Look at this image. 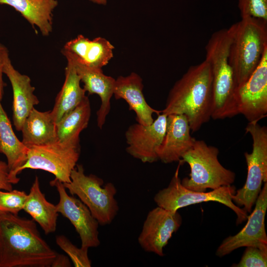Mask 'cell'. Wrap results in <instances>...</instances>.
I'll return each instance as SVG.
<instances>
[{
    "instance_id": "7",
    "label": "cell",
    "mask_w": 267,
    "mask_h": 267,
    "mask_svg": "<svg viewBox=\"0 0 267 267\" xmlns=\"http://www.w3.org/2000/svg\"><path fill=\"white\" fill-rule=\"evenodd\" d=\"M179 162L168 186L159 190L154 197V201L158 206L176 212L180 208L196 203L217 202L234 212L237 216V224L247 220V213L232 201L233 195L236 191L234 186H223L209 192H197L188 189L182 185L178 176L179 166L182 161L180 160Z\"/></svg>"
},
{
    "instance_id": "16",
    "label": "cell",
    "mask_w": 267,
    "mask_h": 267,
    "mask_svg": "<svg viewBox=\"0 0 267 267\" xmlns=\"http://www.w3.org/2000/svg\"><path fill=\"white\" fill-rule=\"evenodd\" d=\"M190 132L184 115L167 116L165 134L157 150L158 159L166 164L179 161L196 140L191 136Z\"/></svg>"
},
{
    "instance_id": "17",
    "label": "cell",
    "mask_w": 267,
    "mask_h": 267,
    "mask_svg": "<svg viewBox=\"0 0 267 267\" xmlns=\"http://www.w3.org/2000/svg\"><path fill=\"white\" fill-rule=\"evenodd\" d=\"M3 73L8 77L12 88L13 124L17 131H21L25 119L39 100L34 93L35 88L32 86L30 77L16 70L10 58L3 66Z\"/></svg>"
},
{
    "instance_id": "21",
    "label": "cell",
    "mask_w": 267,
    "mask_h": 267,
    "mask_svg": "<svg viewBox=\"0 0 267 267\" xmlns=\"http://www.w3.org/2000/svg\"><path fill=\"white\" fill-rule=\"evenodd\" d=\"M67 60L65 80L57 95L53 108L50 112L55 124L73 110L86 96V91L80 86L81 80L73 62Z\"/></svg>"
},
{
    "instance_id": "27",
    "label": "cell",
    "mask_w": 267,
    "mask_h": 267,
    "mask_svg": "<svg viewBox=\"0 0 267 267\" xmlns=\"http://www.w3.org/2000/svg\"><path fill=\"white\" fill-rule=\"evenodd\" d=\"M27 196L24 191L0 190V214L10 213L17 215L23 209Z\"/></svg>"
},
{
    "instance_id": "29",
    "label": "cell",
    "mask_w": 267,
    "mask_h": 267,
    "mask_svg": "<svg viewBox=\"0 0 267 267\" xmlns=\"http://www.w3.org/2000/svg\"><path fill=\"white\" fill-rule=\"evenodd\" d=\"M267 266V249L256 247H246L238 263L233 265L236 267H266Z\"/></svg>"
},
{
    "instance_id": "23",
    "label": "cell",
    "mask_w": 267,
    "mask_h": 267,
    "mask_svg": "<svg viewBox=\"0 0 267 267\" xmlns=\"http://www.w3.org/2000/svg\"><path fill=\"white\" fill-rule=\"evenodd\" d=\"M58 3L57 0H0V4L14 8L45 36L52 32V12Z\"/></svg>"
},
{
    "instance_id": "32",
    "label": "cell",
    "mask_w": 267,
    "mask_h": 267,
    "mask_svg": "<svg viewBox=\"0 0 267 267\" xmlns=\"http://www.w3.org/2000/svg\"><path fill=\"white\" fill-rule=\"evenodd\" d=\"M51 267H71L69 259L63 254L57 253L53 261Z\"/></svg>"
},
{
    "instance_id": "22",
    "label": "cell",
    "mask_w": 267,
    "mask_h": 267,
    "mask_svg": "<svg viewBox=\"0 0 267 267\" xmlns=\"http://www.w3.org/2000/svg\"><path fill=\"white\" fill-rule=\"evenodd\" d=\"M50 111L41 112L34 107L22 126V140L28 147L51 144L57 141L56 124Z\"/></svg>"
},
{
    "instance_id": "15",
    "label": "cell",
    "mask_w": 267,
    "mask_h": 267,
    "mask_svg": "<svg viewBox=\"0 0 267 267\" xmlns=\"http://www.w3.org/2000/svg\"><path fill=\"white\" fill-rule=\"evenodd\" d=\"M114 48L104 38L90 40L80 35L67 42L61 51L66 58L88 67L102 68L113 57Z\"/></svg>"
},
{
    "instance_id": "13",
    "label": "cell",
    "mask_w": 267,
    "mask_h": 267,
    "mask_svg": "<svg viewBox=\"0 0 267 267\" xmlns=\"http://www.w3.org/2000/svg\"><path fill=\"white\" fill-rule=\"evenodd\" d=\"M181 223L178 211L172 212L157 206L147 214L138 242L145 251L162 257L164 248Z\"/></svg>"
},
{
    "instance_id": "30",
    "label": "cell",
    "mask_w": 267,
    "mask_h": 267,
    "mask_svg": "<svg viewBox=\"0 0 267 267\" xmlns=\"http://www.w3.org/2000/svg\"><path fill=\"white\" fill-rule=\"evenodd\" d=\"M0 190H12V183L9 178V170L7 163L0 161Z\"/></svg>"
},
{
    "instance_id": "24",
    "label": "cell",
    "mask_w": 267,
    "mask_h": 267,
    "mask_svg": "<svg viewBox=\"0 0 267 267\" xmlns=\"http://www.w3.org/2000/svg\"><path fill=\"white\" fill-rule=\"evenodd\" d=\"M23 210L38 223L45 234H48L55 231L58 217L56 206L46 199L41 190L37 176L27 194Z\"/></svg>"
},
{
    "instance_id": "8",
    "label": "cell",
    "mask_w": 267,
    "mask_h": 267,
    "mask_svg": "<svg viewBox=\"0 0 267 267\" xmlns=\"http://www.w3.org/2000/svg\"><path fill=\"white\" fill-rule=\"evenodd\" d=\"M245 131L253 140L252 150L246 152L247 176L244 186L236 190L232 201L250 213L261 191L263 182H267V128L257 122H249Z\"/></svg>"
},
{
    "instance_id": "25",
    "label": "cell",
    "mask_w": 267,
    "mask_h": 267,
    "mask_svg": "<svg viewBox=\"0 0 267 267\" xmlns=\"http://www.w3.org/2000/svg\"><path fill=\"white\" fill-rule=\"evenodd\" d=\"M90 115V102L86 96L56 124L57 141L64 144L80 145V134L88 127Z\"/></svg>"
},
{
    "instance_id": "18",
    "label": "cell",
    "mask_w": 267,
    "mask_h": 267,
    "mask_svg": "<svg viewBox=\"0 0 267 267\" xmlns=\"http://www.w3.org/2000/svg\"><path fill=\"white\" fill-rule=\"evenodd\" d=\"M143 88L142 78L133 72L115 79L113 95L116 99H123L127 102L129 110L135 112L137 123L149 125L154 121L153 114H159L161 111L153 108L147 103L142 92Z\"/></svg>"
},
{
    "instance_id": "4",
    "label": "cell",
    "mask_w": 267,
    "mask_h": 267,
    "mask_svg": "<svg viewBox=\"0 0 267 267\" xmlns=\"http://www.w3.org/2000/svg\"><path fill=\"white\" fill-rule=\"evenodd\" d=\"M235 24L229 59L237 87L248 79L267 49V22L246 17Z\"/></svg>"
},
{
    "instance_id": "11",
    "label": "cell",
    "mask_w": 267,
    "mask_h": 267,
    "mask_svg": "<svg viewBox=\"0 0 267 267\" xmlns=\"http://www.w3.org/2000/svg\"><path fill=\"white\" fill-rule=\"evenodd\" d=\"M49 183L56 188L59 193V201L56 205L57 212L73 225L80 237L81 247L89 249L98 247L100 244L99 224L88 207L79 199L69 196L61 181L54 178Z\"/></svg>"
},
{
    "instance_id": "19",
    "label": "cell",
    "mask_w": 267,
    "mask_h": 267,
    "mask_svg": "<svg viewBox=\"0 0 267 267\" xmlns=\"http://www.w3.org/2000/svg\"><path fill=\"white\" fill-rule=\"evenodd\" d=\"M81 82L84 83V89L89 94H96L101 99V105L97 111V125L102 129L111 109V99L113 95L115 79L105 75L102 68L88 67L77 63L71 59Z\"/></svg>"
},
{
    "instance_id": "12",
    "label": "cell",
    "mask_w": 267,
    "mask_h": 267,
    "mask_svg": "<svg viewBox=\"0 0 267 267\" xmlns=\"http://www.w3.org/2000/svg\"><path fill=\"white\" fill-rule=\"evenodd\" d=\"M253 211L247 222L237 234L225 238L217 248L216 254L222 257L241 247L253 246L267 249V235L265 219L267 209V182L256 200Z\"/></svg>"
},
{
    "instance_id": "5",
    "label": "cell",
    "mask_w": 267,
    "mask_h": 267,
    "mask_svg": "<svg viewBox=\"0 0 267 267\" xmlns=\"http://www.w3.org/2000/svg\"><path fill=\"white\" fill-rule=\"evenodd\" d=\"M219 149L208 145L204 140H195L192 146L181 157L190 168L189 177L181 180L185 188L197 192L216 189L231 185L235 174L219 162Z\"/></svg>"
},
{
    "instance_id": "20",
    "label": "cell",
    "mask_w": 267,
    "mask_h": 267,
    "mask_svg": "<svg viewBox=\"0 0 267 267\" xmlns=\"http://www.w3.org/2000/svg\"><path fill=\"white\" fill-rule=\"evenodd\" d=\"M29 147L16 136L11 122L0 102V153L6 157L9 178L12 184L19 181L16 172L25 163Z\"/></svg>"
},
{
    "instance_id": "9",
    "label": "cell",
    "mask_w": 267,
    "mask_h": 267,
    "mask_svg": "<svg viewBox=\"0 0 267 267\" xmlns=\"http://www.w3.org/2000/svg\"><path fill=\"white\" fill-rule=\"evenodd\" d=\"M80 155V145L51 144L29 147L27 160L16 171L17 176L26 169L42 170L55 176L62 183L71 181L70 176Z\"/></svg>"
},
{
    "instance_id": "28",
    "label": "cell",
    "mask_w": 267,
    "mask_h": 267,
    "mask_svg": "<svg viewBox=\"0 0 267 267\" xmlns=\"http://www.w3.org/2000/svg\"><path fill=\"white\" fill-rule=\"evenodd\" d=\"M241 18L251 17L267 22V0H238Z\"/></svg>"
},
{
    "instance_id": "6",
    "label": "cell",
    "mask_w": 267,
    "mask_h": 267,
    "mask_svg": "<svg viewBox=\"0 0 267 267\" xmlns=\"http://www.w3.org/2000/svg\"><path fill=\"white\" fill-rule=\"evenodd\" d=\"M71 181L63 183L72 195H76L89 209L100 225L110 224L119 210L115 196L117 189L111 182L103 186V179L85 174L83 166L77 164L71 172Z\"/></svg>"
},
{
    "instance_id": "33",
    "label": "cell",
    "mask_w": 267,
    "mask_h": 267,
    "mask_svg": "<svg viewBox=\"0 0 267 267\" xmlns=\"http://www.w3.org/2000/svg\"><path fill=\"white\" fill-rule=\"evenodd\" d=\"M90 0L99 4L105 5L107 3V0Z\"/></svg>"
},
{
    "instance_id": "10",
    "label": "cell",
    "mask_w": 267,
    "mask_h": 267,
    "mask_svg": "<svg viewBox=\"0 0 267 267\" xmlns=\"http://www.w3.org/2000/svg\"><path fill=\"white\" fill-rule=\"evenodd\" d=\"M234 97L238 114L249 122H258L267 116V49L248 79L235 88Z\"/></svg>"
},
{
    "instance_id": "2",
    "label": "cell",
    "mask_w": 267,
    "mask_h": 267,
    "mask_svg": "<svg viewBox=\"0 0 267 267\" xmlns=\"http://www.w3.org/2000/svg\"><path fill=\"white\" fill-rule=\"evenodd\" d=\"M212 82L211 67L206 60L190 66L170 90L161 113L183 115L191 131H198L211 118Z\"/></svg>"
},
{
    "instance_id": "3",
    "label": "cell",
    "mask_w": 267,
    "mask_h": 267,
    "mask_svg": "<svg viewBox=\"0 0 267 267\" xmlns=\"http://www.w3.org/2000/svg\"><path fill=\"white\" fill-rule=\"evenodd\" d=\"M235 24L214 32L206 47V59L211 67L213 82L211 118H231L238 114L234 97L236 87L230 64L229 49Z\"/></svg>"
},
{
    "instance_id": "14",
    "label": "cell",
    "mask_w": 267,
    "mask_h": 267,
    "mask_svg": "<svg viewBox=\"0 0 267 267\" xmlns=\"http://www.w3.org/2000/svg\"><path fill=\"white\" fill-rule=\"evenodd\" d=\"M167 118V116L161 113L150 125L137 123L130 126L125 133L127 152L143 163L158 160L157 150L165 134Z\"/></svg>"
},
{
    "instance_id": "1",
    "label": "cell",
    "mask_w": 267,
    "mask_h": 267,
    "mask_svg": "<svg viewBox=\"0 0 267 267\" xmlns=\"http://www.w3.org/2000/svg\"><path fill=\"white\" fill-rule=\"evenodd\" d=\"M57 253L33 219L0 214V267H49Z\"/></svg>"
},
{
    "instance_id": "31",
    "label": "cell",
    "mask_w": 267,
    "mask_h": 267,
    "mask_svg": "<svg viewBox=\"0 0 267 267\" xmlns=\"http://www.w3.org/2000/svg\"><path fill=\"white\" fill-rule=\"evenodd\" d=\"M9 58V51L7 48L4 45L0 43V102L2 99L3 89L6 85L2 78L3 68L5 62Z\"/></svg>"
},
{
    "instance_id": "26",
    "label": "cell",
    "mask_w": 267,
    "mask_h": 267,
    "mask_svg": "<svg viewBox=\"0 0 267 267\" xmlns=\"http://www.w3.org/2000/svg\"><path fill=\"white\" fill-rule=\"evenodd\" d=\"M56 243L68 255L74 267H91V262L88 256V248L77 247L63 235L56 236Z\"/></svg>"
}]
</instances>
